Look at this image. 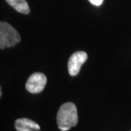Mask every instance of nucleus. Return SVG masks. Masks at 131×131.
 <instances>
[{"label": "nucleus", "instance_id": "nucleus-8", "mask_svg": "<svg viewBox=\"0 0 131 131\" xmlns=\"http://www.w3.org/2000/svg\"><path fill=\"white\" fill-rule=\"evenodd\" d=\"M130 131H131V130H130Z\"/></svg>", "mask_w": 131, "mask_h": 131}, {"label": "nucleus", "instance_id": "nucleus-5", "mask_svg": "<svg viewBox=\"0 0 131 131\" xmlns=\"http://www.w3.org/2000/svg\"><path fill=\"white\" fill-rule=\"evenodd\" d=\"M15 127L18 131H40L37 123L27 118L18 119L15 122Z\"/></svg>", "mask_w": 131, "mask_h": 131}, {"label": "nucleus", "instance_id": "nucleus-7", "mask_svg": "<svg viewBox=\"0 0 131 131\" xmlns=\"http://www.w3.org/2000/svg\"><path fill=\"white\" fill-rule=\"evenodd\" d=\"M90 2L92 5H95V6H100L102 5L103 0H88Z\"/></svg>", "mask_w": 131, "mask_h": 131}, {"label": "nucleus", "instance_id": "nucleus-6", "mask_svg": "<svg viewBox=\"0 0 131 131\" xmlns=\"http://www.w3.org/2000/svg\"><path fill=\"white\" fill-rule=\"evenodd\" d=\"M6 2L20 13L27 15L30 13V8L26 0H6Z\"/></svg>", "mask_w": 131, "mask_h": 131}, {"label": "nucleus", "instance_id": "nucleus-3", "mask_svg": "<svg viewBox=\"0 0 131 131\" xmlns=\"http://www.w3.org/2000/svg\"><path fill=\"white\" fill-rule=\"evenodd\" d=\"M46 83V76L41 72H35L28 77L26 83V88L29 93H39L44 90Z\"/></svg>", "mask_w": 131, "mask_h": 131}, {"label": "nucleus", "instance_id": "nucleus-2", "mask_svg": "<svg viewBox=\"0 0 131 131\" xmlns=\"http://www.w3.org/2000/svg\"><path fill=\"white\" fill-rule=\"evenodd\" d=\"M20 41L19 33L9 24L2 21L0 23V47L2 50L5 47L15 46Z\"/></svg>", "mask_w": 131, "mask_h": 131}, {"label": "nucleus", "instance_id": "nucleus-1", "mask_svg": "<svg viewBox=\"0 0 131 131\" xmlns=\"http://www.w3.org/2000/svg\"><path fill=\"white\" fill-rule=\"evenodd\" d=\"M78 122L77 109L74 103L67 102L61 106L57 114V124L62 131H67Z\"/></svg>", "mask_w": 131, "mask_h": 131}, {"label": "nucleus", "instance_id": "nucleus-4", "mask_svg": "<svg viewBox=\"0 0 131 131\" xmlns=\"http://www.w3.org/2000/svg\"><path fill=\"white\" fill-rule=\"evenodd\" d=\"M88 59V54L84 51H77L73 53L69 59L68 70L71 76L79 74L81 66Z\"/></svg>", "mask_w": 131, "mask_h": 131}]
</instances>
